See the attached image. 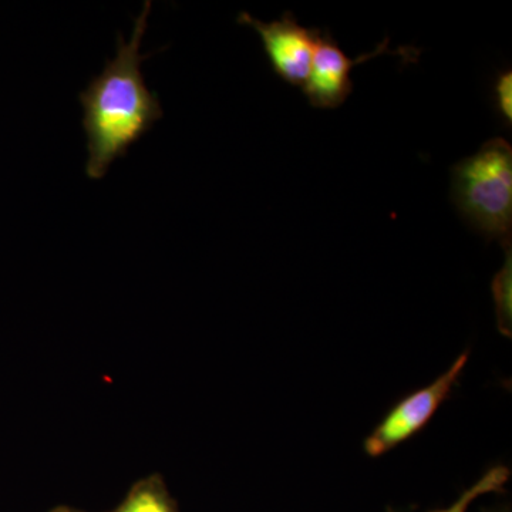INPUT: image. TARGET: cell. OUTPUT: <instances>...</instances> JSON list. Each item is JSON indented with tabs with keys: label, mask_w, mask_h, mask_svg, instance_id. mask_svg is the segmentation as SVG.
<instances>
[{
	"label": "cell",
	"mask_w": 512,
	"mask_h": 512,
	"mask_svg": "<svg viewBox=\"0 0 512 512\" xmlns=\"http://www.w3.org/2000/svg\"><path fill=\"white\" fill-rule=\"evenodd\" d=\"M508 478H510V470H508L507 467H491L490 470H488L487 473H485L484 476L473 485V487L464 491V493L457 498L456 503L451 505V507L433 512H467L468 507H470L478 497H481V495L503 491Z\"/></svg>",
	"instance_id": "8"
},
{
	"label": "cell",
	"mask_w": 512,
	"mask_h": 512,
	"mask_svg": "<svg viewBox=\"0 0 512 512\" xmlns=\"http://www.w3.org/2000/svg\"><path fill=\"white\" fill-rule=\"evenodd\" d=\"M109 512H180L163 477L141 478L130 488L124 500Z\"/></svg>",
	"instance_id": "6"
},
{
	"label": "cell",
	"mask_w": 512,
	"mask_h": 512,
	"mask_svg": "<svg viewBox=\"0 0 512 512\" xmlns=\"http://www.w3.org/2000/svg\"><path fill=\"white\" fill-rule=\"evenodd\" d=\"M495 106L508 126L512 124V72L510 69L498 74L494 84Z\"/></svg>",
	"instance_id": "9"
},
{
	"label": "cell",
	"mask_w": 512,
	"mask_h": 512,
	"mask_svg": "<svg viewBox=\"0 0 512 512\" xmlns=\"http://www.w3.org/2000/svg\"><path fill=\"white\" fill-rule=\"evenodd\" d=\"M389 43V37H384L373 52L365 53L356 59H349L340 49L339 43L330 35L329 30L323 32L320 29L315 52H313L311 70L302 87L306 99L316 109H338L353 92L350 72L357 64L365 63L386 53L402 55L406 60H410V55H416V50L407 49V47L392 50Z\"/></svg>",
	"instance_id": "4"
},
{
	"label": "cell",
	"mask_w": 512,
	"mask_h": 512,
	"mask_svg": "<svg viewBox=\"0 0 512 512\" xmlns=\"http://www.w3.org/2000/svg\"><path fill=\"white\" fill-rule=\"evenodd\" d=\"M49 512H86L82 510H77V508L66 507V505H59V507L53 508L52 511Z\"/></svg>",
	"instance_id": "10"
},
{
	"label": "cell",
	"mask_w": 512,
	"mask_h": 512,
	"mask_svg": "<svg viewBox=\"0 0 512 512\" xmlns=\"http://www.w3.org/2000/svg\"><path fill=\"white\" fill-rule=\"evenodd\" d=\"M493 291L495 315H497L498 330L507 338H511L512 326V254L511 245L505 247L503 268L494 276Z\"/></svg>",
	"instance_id": "7"
},
{
	"label": "cell",
	"mask_w": 512,
	"mask_h": 512,
	"mask_svg": "<svg viewBox=\"0 0 512 512\" xmlns=\"http://www.w3.org/2000/svg\"><path fill=\"white\" fill-rule=\"evenodd\" d=\"M238 23L251 26L258 33L272 69L284 82L303 87L320 29L303 28L292 12H285L281 19L269 23L242 12Z\"/></svg>",
	"instance_id": "5"
},
{
	"label": "cell",
	"mask_w": 512,
	"mask_h": 512,
	"mask_svg": "<svg viewBox=\"0 0 512 512\" xmlns=\"http://www.w3.org/2000/svg\"><path fill=\"white\" fill-rule=\"evenodd\" d=\"M468 356L470 350L461 353L450 369L433 383L407 394L399 403L394 404L363 443L367 456L382 457L420 433L433 419L441 404L450 397L466 369Z\"/></svg>",
	"instance_id": "3"
},
{
	"label": "cell",
	"mask_w": 512,
	"mask_h": 512,
	"mask_svg": "<svg viewBox=\"0 0 512 512\" xmlns=\"http://www.w3.org/2000/svg\"><path fill=\"white\" fill-rule=\"evenodd\" d=\"M451 198L461 217L488 239L511 245L512 148L493 138L451 171Z\"/></svg>",
	"instance_id": "2"
},
{
	"label": "cell",
	"mask_w": 512,
	"mask_h": 512,
	"mask_svg": "<svg viewBox=\"0 0 512 512\" xmlns=\"http://www.w3.org/2000/svg\"><path fill=\"white\" fill-rule=\"evenodd\" d=\"M150 10L151 2L144 3L130 40L119 35L116 57L80 93L89 151L86 173L92 180H101L163 117L157 93L148 89L141 73V64L150 57L140 50Z\"/></svg>",
	"instance_id": "1"
}]
</instances>
